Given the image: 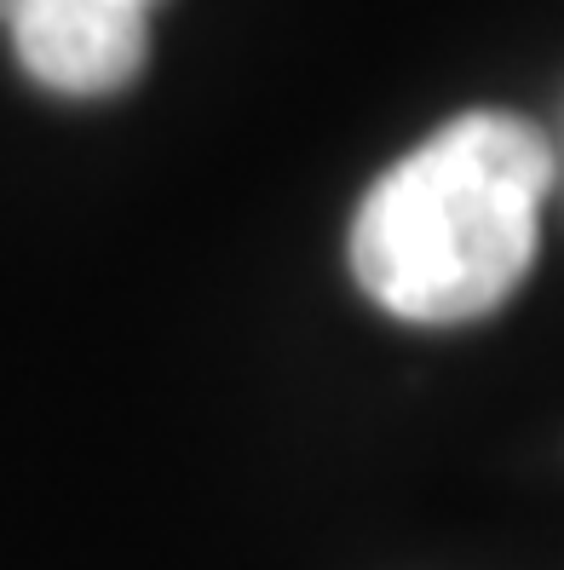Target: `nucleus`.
<instances>
[{
    "label": "nucleus",
    "instance_id": "1",
    "mask_svg": "<svg viewBox=\"0 0 564 570\" xmlns=\"http://www.w3.org/2000/svg\"><path fill=\"white\" fill-rule=\"evenodd\" d=\"M553 145L513 110H467L369 185L352 272L380 312L455 328L507 306L542 248Z\"/></svg>",
    "mask_w": 564,
    "mask_h": 570
},
{
    "label": "nucleus",
    "instance_id": "2",
    "mask_svg": "<svg viewBox=\"0 0 564 570\" xmlns=\"http://www.w3.org/2000/svg\"><path fill=\"white\" fill-rule=\"evenodd\" d=\"M18 70L63 98L121 92L150 58V23L121 0H29L7 23Z\"/></svg>",
    "mask_w": 564,
    "mask_h": 570
},
{
    "label": "nucleus",
    "instance_id": "3",
    "mask_svg": "<svg viewBox=\"0 0 564 570\" xmlns=\"http://www.w3.org/2000/svg\"><path fill=\"white\" fill-rule=\"evenodd\" d=\"M23 7H29V0H0V23H12Z\"/></svg>",
    "mask_w": 564,
    "mask_h": 570
},
{
    "label": "nucleus",
    "instance_id": "4",
    "mask_svg": "<svg viewBox=\"0 0 564 570\" xmlns=\"http://www.w3.org/2000/svg\"><path fill=\"white\" fill-rule=\"evenodd\" d=\"M121 7H139V12H150V7H156V0H121Z\"/></svg>",
    "mask_w": 564,
    "mask_h": 570
}]
</instances>
